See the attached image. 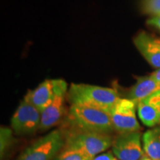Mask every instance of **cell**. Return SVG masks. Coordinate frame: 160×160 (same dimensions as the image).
Masks as SVG:
<instances>
[{"instance_id":"cell-12","label":"cell","mask_w":160,"mask_h":160,"mask_svg":"<svg viewBox=\"0 0 160 160\" xmlns=\"http://www.w3.org/2000/svg\"><path fill=\"white\" fill-rule=\"evenodd\" d=\"M137 111L140 120L149 128H154L160 124V108L144 99L137 104Z\"/></svg>"},{"instance_id":"cell-9","label":"cell","mask_w":160,"mask_h":160,"mask_svg":"<svg viewBox=\"0 0 160 160\" xmlns=\"http://www.w3.org/2000/svg\"><path fill=\"white\" fill-rule=\"evenodd\" d=\"M133 43L148 63L156 68H159L160 38L142 31L136 36L133 39Z\"/></svg>"},{"instance_id":"cell-15","label":"cell","mask_w":160,"mask_h":160,"mask_svg":"<svg viewBox=\"0 0 160 160\" xmlns=\"http://www.w3.org/2000/svg\"><path fill=\"white\" fill-rule=\"evenodd\" d=\"M141 8L144 13L151 17L160 16V0H142Z\"/></svg>"},{"instance_id":"cell-20","label":"cell","mask_w":160,"mask_h":160,"mask_svg":"<svg viewBox=\"0 0 160 160\" xmlns=\"http://www.w3.org/2000/svg\"><path fill=\"white\" fill-rule=\"evenodd\" d=\"M151 76L153 79L157 82L160 83V68H158L157 71L153 72Z\"/></svg>"},{"instance_id":"cell-17","label":"cell","mask_w":160,"mask_h":160,"mask_svg":"<svg viewBox=\"0 0 160 160\" xmlns=\"http://www.w3.org/2000/svg\"><path fill=\"white\" fill-rule=\"evenodd\" d=\"M115 156L112 152H106V153H101V154L96 156L91 160H113L115 159Z\"/></svg>"},{"instance_id":"cell-6","label":"cell","mask_w":160,"mask_h":160,"mask_svg":"<svg viewBox=\"0 0 160 160\" xmlns=\"http://www.w3.org/2000/svg\"><path fill=\"white\" fill-rule=\"evenodd\" d=\"M54 95L51 104L41 113L39 130L45 131L51 129L62 119L65 112V100L68 97V87L63 79H53Z\"/></svg>"},{"instance_id":"cell-7","label":"cell","mask_w":160,"mask_h":160,"mask_svg":"<svg viewBox=\"0 0 160 160\" xmlns=\"http://www.w3.org/2000/svg\"><path fill=\"white\" fill-rule=\"evenodd\" d=\"M40 124L41 112L23 99L11 119L13 131L20 136L33 134L39 130Z\"/></svg>"},{"instance_id":"cell-18","label":"cell","mask_w":160,"mask_h":160,"mask_svg":"<svg viewBox=\"0 0 160 160\" xmlns=\"http://www.w3.org/2000/svg\"><path fill=\"white\" fill-rule=\"evenodd\" d=\"M148 101L154 104V105L159 106L160 108V91L156 92L155 93L150 96L149 97H148L147 99Z\"/></svg>"},{"instance_id":"cell-8","label":"cell","mask_w":160,"mask_h":160,"mask_svg":"<svg viewBox=\"0 0 160 160\" xmlns=\"http://www.w3.org/2000/svg\"><path fill=\"white\" fill-rule=\"evenodd\" d=\"M112 151L119 160H139L145 154L140 132L119 134L113 139Z\"/></svg>"},{"instance_id":"cell-19","label":"cell","mask_w":160,"mask_h":160,"mask_svg":"<svg viewBox=\"0 0 160 160\" xmlns=\"http://www.w3.org/2000/svg\"><path fill=\"white\" fill-rule=\"evenodd\" d=\"M147 23L150 25L157 28V29H159L160 31V16L155 17H151L148 20Z\"/></svg>"},{"instance_id":"cell-10","label":"cell","mask_w":160,"mask_h":160,"mask_svg":"<svg viewBox=\"0 0 160 160\" xmlns=\"http://www.w3.org/2000/svg\"><path fill=\"white\" fill-rule=\"evenodd\" d=\"M54 95L53 79H46L35 89L31 90L26 93L24 99L42 112L47 108L53 100Z\"/></svg>"},{"instance_id":"cell-16","label":"cell","mask_w":160,"mask_h":160,"mask_svg":"<svg viewBox=\"0 0 160 160\" xmlns=\"http://www.w3.org/2000/svg\"><path fill=\"white\" fill-rule=\"evenodd\" d=\"M93 158L82 154L79 152L63 148L53 160H91Z\"/></svg>"},{"instance_id":"cell-3","label":"cell","mask_w":160,"mask_h":160,"mask_svg":"<svg viewBox=\"0 0 160 160\" xmlns=\"http://www.w3.org/2000/svg\"><path fill=\"white\" fill-rule=\"evenodd\" d=\"M65 144L63 148L79 152L93 158L112 147L113 138L109 134L69 130L63 132Z\"/></svg>"},{"instance_id":"cell-21","label":"cell","mask_w":160,"mask_h":160,"mask_svg":"<svg viewBox=\"0 0 160 160\" xmlns=\"http://www.w3.org/2000/svg\"><path fill=\"white\" fill-rule=\"evenodd\" d=\"M139 160H153V159H151V158L148 157H147V156L145 155V156H143V157H142Z\"/></svg>"},{"instance_id":"cell-14","label":"cell","mask_w":160,"mask_h":160,"mask_svg":"<svg viewBox=\"0 0 160 160\" xmlns=\"http://www.w3.org/2000/svg\"><path fill=\"white\" fill-rule=\"evenodd\" d=\"M13 142V130L7 127H1L0 131V153L1 158L5 155Z\"/></svg>"},{"instance_id":"cell-2","label":"cell","mask_w":160,"mask_h":160,"mask_svg":"<svg viewBox=\"0 0 160 160\" xmlns=\"http://www.w3.org/2000/svg\"><path fill=\"white\" fill-rule=\"evenodd\" d=\"M69 130L111 135L114 131L108 112L79 105H71L66 116Z\"/></svg>"},{"instance_id":"cell-13","label":"cell","mask_w":160,"mask_h":160,"mask_svg":"<svg viewBox=\"0 0 160 160\" xmlns=\"http://www.w3.org/2000/svg\"><path fill=\"white\" fill-rule=\"evenodd\" d=\"M145 154L153 160H160V125L148 130L142 136Z\"/></svg>"},{"instance_id":"cell-4","label":"cell","mask_w":160,"mask_h":160,"mask_svg":"<svg viewBox=\"0 0 160 160\" xmlns=\"http://www.w3.org/2000/svg\"><path fill=\"white\" fill-rule=\"evenodd\" d=\"M65 144L63 131L53 130L24 150L17 160H53Z\"/></svg>"},{"instance_id":"cell-5","label":"cell","mask_w":160,"mask_h":160,"mask_svg":"<svg viewBox=\"0 0 160 160\" xmlns=\"http://www.w3.org/2000/svg\"><path fill=\"white\" fill-rule=\"evenodd\" d=\"M136 109L137 104L134 102L127 98H119L109 112L116 132L122 134L139 131Z\"/></svg>"},{"instance_id":"cell-1","label":"cell","mask_w":160,"mask_h":160,"mask_svg":"<svg viewBox=\"0 0 160 160\" xmlns=\"http://www.w3.org/2000/svg\"><path fill=\"white\" fill-rule=\"evenodd\" d=\"M119 98L113 88L82 83H72L67 97L71 105L85 106L108 113Z\"/></svg>"},{"instance_id":"cell-11","label":"cell","mask_w":160,"mask_h":160,"mask_svg":"<svg viewBox=\"0 0 160 160\" xmlns=\"http://www.w3.org/2000/svg\"><path fill=\"white\" fill-rule=\"evenodd\" d=\"M159 91H160V83L153 79L151 76L140 77L130 90L127 99L137 104Z\"/></svg>"}]
</instances>
